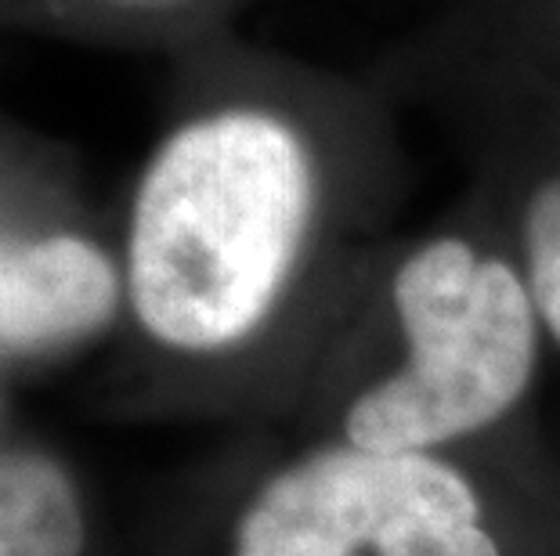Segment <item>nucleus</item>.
<instances>
[{"mask_svg":"<svg viewBox=\"0 0 560 556\" xmlns=\"http://www.w3.org/2000/svg\"><path fill=\"white\" fill-rule=\"evenodd\" d=\"M542 318L478 196L395 232L322 343L290 434L373 452H506L542 441Z\"/></svg>","mask_w":560,"mask_h":556,"instance_id":"2","label":"nucleus"},{"mask_svg":"<svg viewBox=\"0 0 560 556\" xmlns=\"http://www.w3.org/2000/svg\"><path fill=\"white\" fill-rule=\"evenodd\" d=\"M369 76L395 102L488 94L560 109V0H448Z\"/></svg>","mask_w":560,"mask_h":556,"instance_id":"4","label":"nucleus"},{"mask_svg":"<svg viewBox=\"0 0 560 556\" xmlns=\"http://www.w3.org/2000/svg\"><path fill=\"white\" fill-rule=\"evenodd\" d=\"M98 513L80 470L44 445H0V556H94Z\"/></svg>","mask_w":560,"mask_h":556,"instance_id":"7","label":"nucleus"},{"mask_svg":"<svg viewBox=\"0 0 560 556\" xmlns=\"http://www.w3.org/2000/svg\"><path fill=\"white\" fill-rule=\"evenodd\" d=\"M124 329L120 250L88 228L0 235V351L66 354Z\"/></svg>","mask_w":560,"mask_h":556,"instance_id":"6","label":"nucleus"},{"mask_svg":"<svg viewBox=\"0 0 560 556\" xmlns=\"http://www.w3.org/2000/svg\"><path fill=\"white\" fill-rule=\"evenodd\" d=\"M130 192L124 336L152 409L285 419L409 185L373 76L218 55Z\"/></svg>","mask_w":560,"mask_h":556,"instance_id":"1","label":"nucleus"},{"mask_svg":"<svg viewBox=\"0 0 560 556\" xmlns=\"http://www.w3.org/2000/svg\"><path fill=\"white\" fill-rule=\"evenodd\" d=\"M182 556H560V473L506 452H373L285 434L240 459Z\"/></svg>","mask_w":560,"mask_h":556,"instance_id":"3","label":"nucleus"},{"mask_svg":"<svg viewBox=\"0 0 560 556\" xmlns=\"http://www.w3.org/2000/svg\"><path fill=\"white\" fill-rule=\"evenodd\" d=\"M88 8L109 11V15H127V19H145V22H188L213 11L221 0H83Z\"/></svg>","mask_w":560,"mask_h":556,"instance_id":"8","label":"nucleus"},{"mask_svg":"<svg viewBox=\"0 0 560 556\" xmlns=\"http://www.w3.org/2000/svg\"><path fill=\"white\" fill-rule=\"evenodd\" d=\"M470 152V192L514 253L550 351L560 354V109L524 98H452Z\"/></svg>","mask_w":560,"mask_h":556,"instance_id":"5","label":"nucleus"}]
</instances>
